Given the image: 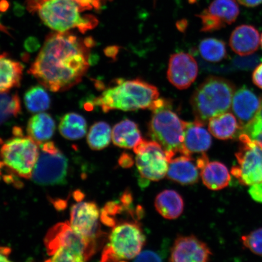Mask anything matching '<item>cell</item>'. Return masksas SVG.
Instances as JSON below:
<instances>
[{
  "label": "cell",
  "mask_w": 262,
  "mask_h": 262,
  "mask_svg": "<svg viewBox=\"0 0 262 262\" xmlns=\"http://www.w3.org/2000/svg\"><path fill=\"white\" fill-rule=\"evenodd\" d=\"M92 38L83 39L71 32L48 36L29 74L54 93L70 90L83 79L90 66Z\"/></svg>",
  "instance_id": "6da1fadb"
},
{
  "label": "cell",
  "mask_w": 262,
  "mask_h": 262,
  "mask_svg": "<svg viewBox=\"0 0 262 262\" xmlns=\"http://www.w3.org/2000/svg\"><path fill=\"white\" fill-rule=\"evenodd\" d=\"M107 0H27L26 7L52 30L77 29L82 34L96 27V16L88 13L100 9Z\"/></svg>",
  "instance_id": "7a4b0ae2"
},
{
  "label": "cell",
  "mask_w": 262,
  "mask_h": 262,
  "mask_svg": "<svg viewBox=\"0 0 262 262\" xmlns=\"http://www.w3.org/2000/svg\"><path fill=\"white\" fill-rule=\"evenodd\" d=\"M159 97L158 89L146 81L119 79L116 85L108 88L101 96L95 98L94 103L100 107L104 113L114 110H150Z\"/></svg>",
  "instance_id": "3957f363"
},
{
  "label": "cell",
  "mask_w": 262,
  "mask_h": 262,
  "mask_svg": "<svg viewBox=\"0 0 262 262\" xmlns=\"http://www.w3.org/2000/svg\"><path fill=\"white\" fill-rule=\"evenodd\" d=\"M150 110L152 116L149 124V136L163 147L168 162L177 155H184L186 122L173 112L171 102L166 99L158 98Z\"/></svg>",
  "instance_id": "277c9868"
},
{
  "label": "cell",
  "mask_w": 262,
  "mask_h": 262,
  "mask_svg": "<svg viewBox=\"0 0 262 262\" xmlns=\"http://www.w3.org/2000/svg\"><path fill=\"white\" fill-rule=\"evenodd\" d=\"M235 92L231 81L210 76L196 88L191 98L194 122L205 125L212 117L230 110Z\"/></svg>",
  "instance_id": "5b68a950"
},
{
  "label": "cell",
  "mask_w": 262,
  "mask_h": 262,
  "mask_svg": "<svg viewBox=\"0 0 262 262\" xmlns=\"http://www.w3.org/2000/svg\"><path fill=\"white\" fill-rule=\"evenodd\" d=\"M140 219L131 217L118 220L112 228L100 262L125 261L140 254L146 242Z\"/></svg>",
  "instance_id": "8992f818"
},
{
  "label": "cell",
  "mask_w": 262,
  "mask_h": 262,
  "mask_svg": "<svg viewBox=\"0 0 262 262\" xmlns=\"http://www.w3.org/2000/svg\"><path fill=\"white\" fill-rule=\"evenodd\" d=\"M38 145L29 136H15L2 144L0 158L15 175L30 179L40 155Z\"/></svg>",
  "instance_id": "52a82bcc"
},
{
  "label": "cell",
  "mask_w": 262,
  "mask_h": 262,
  "mask_svg": "<svg viewBox=\"0 0 262 262\" xmlns=\"http://www.w3.org/2000/svg\"><path fill=\"white\" fill-rule=\"evenodd\" d=\"M238 138L240 144L235 155L237 164L232 166L231 174L242 185L262 182V145L245 133Z\"/></svg>",
  "instance_id": "ba28073f"
},
{
  "label": "cell",
  "mask_w": 262,
  "mask_h": 262,
  "mask_svg": "<svg viewBox=\"0 0 262 262\" xmlns=\"http://www.w3.org/2000/svg\"><path fill=\"white\" fill-rule=\"evenodd\" d=\"M32 179L41 185H60L68 174V160L52 142L41 143Z\"/></svg>",
  "instance_id": "9c48e42d"
},
{
  "label": "cell",
  "mask_w": 262,
  "mask_h": 262,
  "mask_svg": "<svg viewBox=\"0 0 262 262\" xmlns=\"http://www.w3.org/2000/svg\"><path fill=\"white\" fill-rule=\"evenodd\" d=\"M44 242L50 256L59 249L65 248L81 254L86 261L96 253L98 247L75 231L68 222L59 223L49 229Z\"/></svg>",
  "instance_id": "30bf717a"
},
{
  "label": "cell",
  "mask_w": 262,
  "mask_h": 262,
  "mask_svg": "<svg viewBox=\"0 0 262 262\" xmlns=\"http://www.w3.org/2000/svg\"><path fill=\"white\" fill-rule=\"evenodd\" d=\"M133 149L137 169L143 179L155 182L165 178L169 162L160 144L142 139Z\"/></svg>",
  "instance_id": "8fae6325"
},
{
  "label": "cell",
  "mask_w": 262,
  "mask_h": 262,
  "mask_svg": "<svg viewBox=\"0 0 262 262\" xmlns=\"http://www.w3.org/2000/svg\"><path fill=\"white\" fill-rule=\"evenodd\" d=\"M100 219L99 209L94 202H79L71 208L70 223L78 234L98 245V239L103 235Z\"/></svg>",
  "instance_id": "7c38bea8"
},
{
  "label": "cell",
  "mask_w": 262,
  "mask_h": 262,
  "mask_svg": "<svg viewBox=\"0 0 262 262\" xmlns=\"http://www.w3.org/2000/svg\"><path fill=\"white\" fill-rule=\"evenodd\" d=\"M240 13L235 0H214L199 17L202 22L201 31L213 32L220 30L236 20Z\"/></svg>",
  "instance_id": "4fadbf2b"
},
{
  "label": "cell",
  "mask_w": 262,
  "mask_h": 262,
  "mask_svg": "<svg viewBox=\"0 0 262 262\" xmlns=\"http://www.w3.org/2000/svg\"><path fill=\"white\" fill-rule=\"evenodd\" d=\"M199 68L194 57L185 52L173 54L169 59L167 77L179 90L187 89L198 77Z\"/></svg>",
  "instance_id": "5bb4252c"
},
{
  "label": "cell",
  "mask_w": 262,
  "mask_h": 262,
  "mask_svg": "<svg viewBox=\"0 0 262 262\" xmlns=\"http://www.w3.org/2000/svg\"><path fill=\"white\" fill-rule=\"evenodd\" d=\"M210 249L194 235H180L173 243L169 262H208Z\"/></svg>",
  "instance_id": "9a60e30c"
},
{
  "label": "cell",
  "mask_w": 262,
  "mask_h": 262,
  "mask_svg": "<svg viewBox=\"0 0 262 262\" xmlns=\"http://www.w3.org/2000/svg\"><path fill=\"white\" fill-rule=\"evenodd\" d=\"M261 100V96H257L247 87L242 86L235 91L231 107L242 130L256 116L260 107Z\"/></svg>",
  "instance_id": "2e32d148"
},
{
  "label": "cell",
  "mask_w": 262,
  "mask_h": 262,
  "mask_svg": "<svg viewBox=\"0 0 262 262\" xmlns=\"http://www.w3.org/2000/svg\"><path fill=\"white\" fill-rule=\"evenodd\" d=\"M200 169L192 156L178 155L169 161L167 178L182 185H191L198 183Z\"/></svg>",
  "instance_id": "e0dca14e"
},
{
  "label": "cell",
  "mask_w": 262,
  "mask_h": 262,
  "mask_svg": "<svg viewBox=\"0 0 262 262\" xmlns=\"http://www.w3.org/2000/svg\"><path fill=\"white\" fill-rule=\"evenodd\" d=\"M260 37L254 26L243 25L238 26L232 32L229 46L235 54L244 56L253 54L259 47Z\"/></svg>",
  "instance_id": "ac0fdd59"
},
{
  "label": "cell",
  "mask_w": 262,
  "mask_h": 262,
  "mask_svg": "<svg viewBox=\"0 0 262 262\" xmlns=\"http://www.w3.org/2000/svg\"><path fill=\"white\" fill-rule=\"evenodd\" d=\"M203 124L186 122L183 148L185 155L192 156L195 153H205L212 145L211 134Z\"/></svg>",
  "instance_id": "d6986e66"
},
{
  "label": "cell",
  "mask_w": 262,
  "mask_h": 262,
  "mask_svg": "<svg viewBox=\"0 0 262 262\" xmlns=\"http://www.w3.org/2000/svg\"><path fill=\"white\" fill-rule=\"evenodd\" d=\"M24 67L7 54L0 55V93H8L20 86Z\"/></svg>",
  "instance_id": "ffe728a7"
},
{
  "label": "cell",
  "mask_w": 262,
  "mask_h": 262,
  "mask_svg": "<svg viewBox=\"0 0 262 262\" xmlns=\"http://www.w3.org/2000/svg\"><path fill=\"white\" fill-rule=\"evenodd\" d=\"M208 129L213 136L219 140H227L240 135L242 128L233 114L225 113L209 120Z\"/></svg>",
  "instance_id": "44dd1931"
},
{
  "label": "cell",
  "mask_w": 262,
  "mask_h": 262,
  "mask_svg": "<svg viewBox=\"0 0 262 262\" xmlns=\"http://www.w3.org/2000/svg\"><path fill=\"white\" fill-rule=\"evenodd\" d=\"M155 207L163 217L173 220L182 215L184 209V201L179 192L174 190L166 189L157 195Z\"/></svg>",
  "instance_id": "7402d4cb"
},
{
  "label": "cell",
  "mask_w": 262,
  "mask_h": 262,
  "mask_svg": "<svg viewBox=\"0 0 262 262\" xmlns=\"http://www.w3.org/2000/svg\"><path fill=\"white\" fill-rule=\"evenodd\" d=\"M201 176L204 184L213 191L227 188L231 182V175L227 167L217 161L206 164L201 170Z\"/></svg>",
  "instance_id": "603a6c76"
},
{
  "label": "cell",
  "mask_w": 262,
  "mask_h": 262,
  "mask_svg": "<svg viewBox=\"0 0 262 262\" xmlns=\"http://www.w3.org/2000/svg\"><path fill=\"white\" fill-rule=\"evenodd\" d=\"M112 139L115 145L126 149L134 148L142 140L137 124L128 119L114 126Z\"/></svg>",
  "instance_id": "cb8c5ba5"
},
{
  "label": "cell",
  "mask_w": 262,
  "mask_h": 262,
  "mask_svg": "<svg viewBox=\"0 0 262 262\" xmlns=\"http://www.w3.org/2000/svg\"><path fill=\"white\" fill-rule=\"evenodd\" d=\"M55 130V123L50 114L42 113L34 115L27 126L28 136L38 145L51 139Z\"/></svg>",
  "instance_id": "d4e9b609"
},
{
  "label": "cell",
  "mask_w": 262,
  "mask_h": 262,
  "mask_svg": "<svg viewBox=\"0 0 262 262\" xmlns=\"http://www.w3.org/2000/svg\"><path fill=\"white\" fill-rule=\"evenodd\" d=\"M87 127L86 121L83 116L70 113L61 118L59 124V131L65 139L76 140L86 135Z\"/></svg>",
  "instance_id": "484cf974"
},
{
  "label": "cell",
  "mask_w": 262,
  "mask_h": 262,
  "mask_svg": "<svg viewBox=\"0 0 262 262\" xmlns=\"http://www.w3.org/2000/svg\"><path fill=\"white\" fill-rule=\"evenodd\" d=\"M199 50L201 57L210 63H219L227 57L225 42L219 39H204L200 43Z\"/></svg>",
  "instance_id": "4316f807"
},
{
  "label": "cell",
  "mask_w": 262,
  "mask_h": 262,
  "mask_svg": "<svg viewBox=\"0 0 262 262\" xmlns=\"http://www.w3.org/2000/svg\"><path fill=\"white\" fill-rule=\"evenodd\" d=\"M112 130L109 124L104 122L95 123L88 134L87 142L91 149L102 150L111 142Z\"/></svg>",
  "instance_id": "83f0119b"
},
{
  "label": "cell",
  "mask_w": 262,
  "mask_h": 262,
  "mask_svg": "<svg viewBox=\"0 0 262 262\" xmlns=\"http://www.w3.org/2000/svg\"><path fill=\"white\" fill-rule=\"evenodd\" d=\"M24 100L26 108L31 113L42 112L51 105L50 97L45 88L39 85L32 86L26 92Z\"/></svg>",
  "instance_id": "f1b7e54d"
},
{
  "label": "cell",
  "mask_w": 262,
  "mask_h": 262,
  "mask_svg": "<svg viewBox=\"0 0 262 262\" xmlns=\"http://www.w3.org/2000/svg\"><path fill=\"white\" fill-rule=\"evenodd\" d=\"M21 113L20 99L18 94L0 93V125Z\"/></svg>",
  "instance_id": "f546056e"
},
{
  "label": "cell",
  "mask_w": 262,
  "mask_h": 262,
  "mask_svg": "<svg viewBox=\"0 0 262 262\" xmlns=\"http://www.w3.org/2000/svg\"><path fill=\"white\" fill-rule=\"evenodd\" d=\"M241 242L244 247L252 253L262 256V228L243 235Z\"/></svg>",
  "instance_id": "4dcf8cb0"
},
{
  "label": "cell",
  "mask_w": 262,
  "mask_h": 262,
  "mask_svg": "<svg viewBox=\"0 0 262 262\" xmlns=\"http://www.w3.org/2000/svg\"><path fill=\"white\" fill-rule=\"evenodd\" d=\"M261 62L262 57L256 54H251L235 57L232 59V64L233 68L238 70L249 71L256 68Z\"/></svg>",
  "instance_id": "1f68e13d"
},
{
  "label": "cell",
  "mask_w": 262,
  "mask_h": 262,
  "mask_svg": "<svg viewBox=\"0 0 262 262\" xmlns=\"http://www.w3.org/2000/svg\"><path fill=\"white\" fill-rule=\"evenodd\" d=\"M51 257L45 262H86V260L81 254L68 250L59 249Z\"/></svg>",
  "instance_id": "d6a6232c"
},
{
  "label": "cell",
  "mask_w": 262,
  "mask_h": 262,
  "mask_svg": "<svg viewBox=\"0 0 262 262\" xmlns=\"http://www.w3.org/2000/svg\"><path fill=\"white\" fill-rule=\"evenodd\" d=\"M133 262H163V258L159 252L146 250L140 252Z\"/></svg>",
  "instance_id": "836d02e7"
},
{
  "label": "cell",
  "mask_w": 262,
  "mask_h": 262,
  "mask_svg": "<svg viewBox=\"0 0 262 262\" xmlns=\"http://www.w3.org/2000/svg\"><path fill=\"white\" fill-rule=\"evenodd\" d=\"M248 192L254 201L262 204V182L250 186Z\"/></svg>",
  "instance_id": "e575fe53"
},
{
  "label": "cell",
  "mask_w": 262,
  "mask_h": 262,
  "mask_svg": "<svg viewBox=\"0 0 262 262\" xmlns=\"http://www.w3.org/2000/svg\"><path fill=\"white\" fill-rule=\"evenodd\" d=\"M262 129V96L260 107L259 110H258L256 116L255 117L254 120L248 124L247 126H245L242 130V133L244 131L249 129Z\"/></svg>",
  "instance_id": "d590c367"
},
{
  "label": "cell",
  "mask_w": 262,
  "mask_h": 262,
  "mask_svg": "<svg viewBox=\"0 0 262 262\" xmlns=\"http://www.w3.org/2000/svg\"><path fill=\"white\" fill-rule=\"evenodd\" d=\"M252 80L255 86L262 90V62L255 68Z\"/></svg>",
  "instance_id": "8d00e7d4"
},
{
  "label": "cell",
  "mask_w": 262,
  "mask_h": 262,
  "mask_svg": "<svg viewBox=\"0 0 262 262\" xmlns=\"http://www.w3.org/2000/svg\"><path fill=\"white\" fill-rule=\"evenodd\" d=\"M242 133L247 134L251 139L257 141L262 145V129L246 130Z\"/></svg>",
  "instance_id": "74e56055"
},
{
  "label": "cell",
  "mask_w": 262,
  "mask_h": 262,
  "mask_svg": "<svg viewBox=\"0 0 262 262\" xmlns=\"http://www.w3.org/2000/svg\"><path fill=\"white\" fill-rule=\"evenodd\" d=\"M119 163L121 166L126 168H129V167L132 166L133 165L134 161L133 157H131L129 154L123 153V155L120 157V158L119 160Z\"/></svg>",
  "instance_id": "f35d334b"
},
{
  "label": "cell",
  "mask_w": 262,
  "mask_h": 262,
  "mask_svg": "<svg viewBox=\"0 0 262 262\" xmlns=\"http://www.w3.org/2000/svg\"><path fill=\"white\" fill-rule=\"evenodd\" d=\"M11 253V248L0 246V262H13L9 258Z\"/></svg>",
  "instance_id": "ab89813d"
},
{
  "label": "cell",
  "mask_w": 262,
  "mask_h": 262,
  "mask_svg": "<svg viewBox=\"0 0 262 262\" xmlns=\"http://www.w3.org/2000/svg\"><path fill=\"white\" fill-rule=\"evenodd\" d=\"M238 2L241 5L248 8H254L262 3V0H238Z\"/></svg>",
  "instance_id": "60d3db41"
},
{
  "label": "cell",
  "mask_w": 262,
  "mask_h": 262,
  "mask_svg": "<svg viewBox=\"0 0 262 262\" xmlns=\"http://www.w3.org/2000/svg\"><path fill=\"white\" fill-rule=\"evenodd\" d=\"M25 48L28 51L34 52L38 48V43L34 39H29L25 42Z\"/></svg>",
  "instance_id": "b9f144b4"
},
{
  "label": "cell",
  "mask_w": 262,
  "mask_h": 262,
  "mask_svg": "<svg viewBox=\"0 0 262 262\" xmlns=\"http://www.w3.org/2000/svg\"><path fill=\"white\" fill-rule=\"evenodd\" d=\"M4 166V164H3L2 160H0V178H1V176L2 175V170Z\"/></svg>",
  "instance_id": "7bdbcfd3"
},
{
  "label": "cell",
  "mask_w": 262,
  "mask_h": 262,
  "mask_svg": "<svg viewBox=\"0 0 262 262\" xmlns=\"http://www.w3.org/2000/svg\"><path fill=\"white\" fill-rule=\"evenodd\" d=\"M260 45H261V47L262 48V34L261 35V38H260Z\"/></svg>",
  "instance_id": "ee69618b"
}]
</instances>
